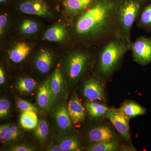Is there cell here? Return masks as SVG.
<instances>
[{"mask_svg":"<svg viewBox=\"0 0 151 151\" xmlns=\"http://www.w3.org/2000/svg\"><path fill=\"white\" fill-rule=\"evenodd\" d=\"M68 111L72 122L74 124H79L85 119V111L81 101L76 94H73L68 102Z\"/></svg>","mask_w":151,"mask_h":151,"instance_id":"7c38bea8","label":"cell"},{"mask_svg":"<svg viewBox=\"0 0 151 151\" xmlns=\"http://www.w3.org/2000/svg\"><path fill=\"white\" fill-rule=\"evenodd\" d=\"M38 29V25L37 23L31 20H25L21 25V31L24 34H33L37 32Z\"/></svg>","mask_w":151,"mask_h":151,"instance_id":"d4e9b609","label":"cell"},{"mask_svg":"<svg viewBox=\"0 0 151 151\" xmlns=\"http://www.w3.org/2000/svg\"><path fill=\"white\" fill-rule=\"evenodd\" d=\"M54 118L57 129L60 134H66L72 131V120L65 104H60L54 112Z\"/></svg>","mask_w":151,"mask_h":151,"instance_id":"52a82bcc","label":"cell"},{"mask_svg":"<svg viewBox=\"0 0 151 151\" xmlns=\"http://www.w3.org/2000/svg\"><path fill=\"white\" fill-rule=\"evenodd\" d=\"M67 35V30L62 25H55L48 29L45 33L43 39L54 42L64 40Z\"/></svg>","mask_w":151,"mask_h":151,"instance_id":"e0dca14e","label":"cell"},{"mask_svg":"<svg viewBox=\"0 0 151 151\" xmlns=\"http://www.w3.org/2000/svg\"><path fill=\"white\" fill-rule=\"evenodd\" d=\"M16 105L18 108L22 112H27V111H32L37 112V109L34 105L26 100L17 98Z\"/></svg>","mask_w":151,"mask_h":151,"instance_id":"4316f807","label":"cell"},{"mask_svg":"<svg viewBox=\"0 0 151 151\" xmlns=\"http://www.w3.org/2000/svg\"><path fill=\"white\" fill-rule=\"evenodd\" d=\"M15 139H16V138L12 134V132L10 131L8 134L6 135V137L4 138L3 140L4 141V142H10V141L13 140Z\"/></svg>","mask_w":151,"mask_h":151,"instance_id":"836d02e7","label":"cell"},{"mask_svg":"<svg viewBox=\"0 0 151 151\" xmlns=\"http://www.w3.org/2000/svg\"><path fill=\"white\" fill-rule=\"evenodd\" d=\"M120 109L130 119L144 115L146 113L145 108L132 101L124 103Z\"/></svg>","mask_w":151,"mask_h":151,"instance_id":"ffe728a7","label":"cell"},{"mask_svg":"<svg viewBox=\"0 0 151 151\" xmlns=\"http://www.w3.org/2000/svg\"><path fill=\"white\" fill-rule=\"evenodd\" d=\"M30 50V46L27 43L18 42L10 51L9 56L13 62L19 63L27 57Z\"/></svg>","mask_w":151,"mask_h":151,"instance_id":"2e32d148","label":"cell"},{"mask_svg":"<svg viewBox=\"0 0 151 151\" xmlns=\"http://www.w3.org/2000/svg\"><path fill=\"white\" fill-rule=\"evenodd\" d=\"M89 60V55L86 52L77 51L69 57L66 64V73L70 84L77 82L83 76Z\"/></svg>","mask_w":151,"mask_h":151,"instance_id":"277c9868","label":"cell"},{"mask_svg":"<svg viewBox=\"0 0 151 151\" xmlns=\"http://www.w3.org/2000/svg\"><path fill=\"white\" fill-rule=\"evenodd\" d=\"M7 22V17L5 15L1 14L0 16V34H3L4 29Z\"/></svg>","mask_w":151,"mask_h":151,"instance_id":"4dcf8cb0","label":"cell"},{"mask_svg":"<svg viewBox=\"0 0 151 151\" xmlns=\"http://www.w3.org/2000/svg\"><path fill=\"white\" fill-rule=\"evenodd\" d=\"M22 12L41 17L50 14L48 6L42 0H28L22 3L19 6Z\"/></svg>","mask_w":151,"mask_h":151,"instance_id":"8fae6325","label":"cell"},{"mask_svg":"<svg viewBox=\"0 0 151 151\" xmlns=\"http://www.w3.org/2000/svg\"><path fill=\"white\" fill-rule=\"evenodd\" d=\"M139 25L143 27H151V3L142 12L139 20Z\"/></svg>","mask_w":151,"mask_h":151,"instance_id":"484cf974","label":"cell"},{"mask_svg":"<svg viewBox=\"0 0 151 151\" xmlns=\"http://www.w3.org/2000/svg\"><path fill=\"white\" fill-rule=\"evenodd\" d=\"M121 0H95L77 15L74 32L78 38L104 40L115 35L116 13Z\"/></svg>","mask_w":151,"mask_h":151,"instance_id":"6da1fadb","label":"cell"},{"mask_svg":"<svg viewBox=\"0 0 151 151\" xmlns=\"http://www.w3.org/2000/svg\"><path fill=\"white\" fill-rule=\"evenodd\" d=\"M9 151H32L35 149L33 147L25 145H18L11 148Z\"/></svg>","mask_w":151,"mask_h":151,"instance_id":"f1b7e54d","label":"cell"},{"mask_svg":"<svg viewBox=\"0 0 151 151\" xmlns=\"http://www.w3.org/2000/svg\"><path fill=\"white\" fill-rule=\"evenodd\" d=\"M83 94L88 100L103 101L105 94L103 85L98 80L92 78L85 81L83 86Z\"/></svg>","mask_w":151,"mask_h":151,"instance_id":"30bf717a","label":"cell"},{"mask_svg":"<svg viewBox=\"0 0 151 151\" xmlns=\"http://www.w3.org/2000/svg\"><path fill=\"white\" fill-rule=\"evenodd\" d=\"M58 141L63 151H79L82 150L80 140L75 135H65L59 138Z\"/></svg>","mask_w":151,"mask_h":151,"instance_id":"ac0fdd59","label":"cell"},{"mask_svg":"<svg viewBox=\"0 0 151 151\" xmlns=\"http://www.w3.org/2000/svg\"><path fill=\"white\" fill-rule=\"evenodd\" d=\"M142 5L141 0L121 1L116 13L115 35L130 39L132 27L139 15Z\"/></svg>","mask_w":151,"mask_h":151,"instance_id":"3957f363","label":"cell"},{"mask_svg":"<svg viewBox=\"0 0 151 151\" xmlns=\"http://www.w3.org/2000/svg\"><path fill=\"white\" fill-rule=\"evenodd\" d=\"M20 122L22 127L25 129L30 130L35 129L38 124L36 113L32 111L23 112Z\"/></svg>","mask_w":151,"mask_h":151,"instance_id":"44dd1931","label":"cell"},{"mask_svg":"<svg viewBox=\"0 0 151 151\" xmlns=\"http://www.w3.org/2000/svg\"><path fill=\"white\" fill-rule=\"evenodd\" d=\"M130 39L114 35L103 45L99 54L98 68L103 76L113 73L127 52L131 49Z\"/></svg>","mask_w":151,"mask_h":151,"instance_id":"7a4b0ae2","label":"cell"},{"mask_svg":"<svg viewBox=\"0 0 151 151\" xmlns=\"http://www.w3.org/2000/svg\"><path fill=\"white\" fill-rule=\"evenodd\" d=\"M94 1L95 0H65L63 6L69 14L76 16L89 7Z\"/></svg>","mask_w":151,"mask_h":151,"instance_id":"4fadbf2b","label":"cell"},{"mask_svg":"<svg viewBox=\"0 0 151 151\" xmlns=\"http://www.w3.org/2000/svg\"><path fill=\"white\" fill-rule=\"evenodd\" d=\"M10 103L8 100L5 98L0 100V118L1 119L5 118L9 116L10 111Z\"/></svg>","mask_w":151,"mask_h":151,"instance_id":"83f0119b","label":"cell"},{"mask_svg":"<svg viewBox=\"0 0 151 151\" xmlns=\"http://www.w3.org/2000/svg\"><path fill=\"white\" fill-rule=\"evenodd\" d=\"M5 82V75L2 68H0V84H3Z\"/></svg>","mask_w":151,"mask_h":151,"instance_id":"e575fe53","label":"cell"},{"mask_svg":"<svg viewBox=\"0 0 151 151\" xmlns=\"http://www.w3.org/2000/svg\"><path fill=\"white\" fill-rule=\"evenodd\" d=\"M11 126L10 124H4L0 127V139L3 140L6 135L10 132Z\"/></svg>","mask_w":151,"mask_h":151,"instance_id":"f546056e","label":"cell"},{"mask_svg":"<svg viewBox=\"0 0 151 151\" xmlns=\"http://www.w3.org/2000/svg\"><path fill=\"white\" fill-rule=\"evenodd\" d=\"M6 0H0V2H3L5 1Z\"/></svg>","mask_w":151,"mask_h":151,"instance_id":"d590c367","label":"cell"},{"mask_svg":"<svg viewBox=\"0 0 151 151\" xmlns=\"http://www.w3.org/2000/svg\"><path fill=\"white\" fill-rule=\"evenodd\" d=\"M131 49L136 62L141 65H145L151 62V38H139L131 44Z\"/></svg>","mask_w":151,"mask_h":151,"instance_id":"5b68a950","label":"cell"},{"mask_svg":"<svg viewBox=\"0 0 151 151\" xmlns=\"http://www.w3.org/2000/svg\"><path fill=\"white\" fill-rule=\"evenodd\" d=\"M53 56L50 52L42 50L36 57L35 65L38 70L41 73H47L51 67Z\"/></svg>","mask_w":151,"mask_h":151,"instance_id":"9a60e30c","label":"cell"},{"mask_svg":"<svg viewBox=\"0 0 151 151\" xmlns=\"http://www.w3.org/2000/svg\"><path fill=\"white\" fill-rule=\"evenodd\" d=\"M49 134V127L45 119H41L35 128L34 135L35 138L41 142L46 140Z\"/></svg>","mask_w":151,"mask_h":151,"instance_id":"603a6c76","label":"cell"},{"mask_svg":"<svg viewBox=\"0 0 151 151\" xmlns=\"http://www.w3.org/2000/svg\"><path fill=\"white\" fill-rule=\"evenodd\" d=\"M50 77L41 84L38 89L37 100L40 108L44 110L50 109L55 102L50 86Z\"/></svg>","mask_w":151,"mask_h":151,"instance_id":"ba28073f","label":"cell"},{"mask_svg":"<svg viewBox=\"0 0 151 151\" xmlns=\"http://www.w3.org/2000/svg\"><path fill=\"white\" fill-rule=\"evenodd\" d=\"M36 85V82L33 78L22 77L17 81V87L22 93L29 94L33 91Z\"/></svg>","mask_w":151,"mask_h":151,"instance_id":"cb8c5ba5","label":"cell"},{"mask_svg":"<svg viewBox=\"0 0 151 151\" xmlns=\"http://www.w3.org/2000/svg\"><path fill=\"white\" fill-rule=\"evenodd\" d=\"M108 118L120 135L127 142L131 140L130 118L120 109H113L108 112Z\"/></svg>","mask_w":151,"mask_h":151,"instance_id":"8992f818","label":"cell"},{"mask_svg":"<svg viewBox=\"0 0 151 151\" xmlns=\"http://www.w3.org/2000/svg\"><path fill=\"white\" fill-rule=\"evenodd\" d=\"M10 132H12V134L14 135L16 139L18 137H19V135L20 134L19 130V128L17 127L15 125H13V126H11Z\"/></svg>","mask_w":151,"mask_h":151,"instance_id":"d6a6232c","label":"cell"},{"mask_svg":"<svg viewBox=\"0 0 151 151\" xmlns=\"http://www.w3.org/2000/svg\"><path fill=\"white\" fill-rule=\"evenodd\" d=\"M88 138L92 144L114 140L116 139V135L110 127L101 125L94 127L89 130Z\"/></svg>","mask_w":151,"mask_h":151,"instance_id":"9c48e42d","label":"cell"},{"mask_svg":"<svg viewBox=\"0 0 151 151\" xmlns=\"http://www.w3.org/2000/svg\"><path fill=\"white\" fill-rule=\"evenodd\" d=\"M119 147V143L116 139L109 142L92 144L86 150L88 151H115Z\"/></svg>","mask_w":151,"mask_h":151,"instance_id":"7402d4cb","label":"cell"},{"mask_svg":"<svg viewBox=\"0 0 151 151\" xmlns=\"http://www.w3.org/2000/svg\"><path fill=\"white\" fill-rule=\"evenodd\" d=\"M47 151H63L59 144L57 145V144H55L54 143H51L49 145H48L47 149Z\"/></svg>","mask_w":151,"mask_h":151,"instance_id":"1f68e13d","label":"cell"},{"mask_svg":"<svg viewBox=\"0 0 151 151\" xmlns=\"http://www.w3.org/2000/svg\"><path fill=\"white\" fill-rule=\"evenodd\" d=\"M85 106L88 114L92 118L96 119L102 118L106 114L108 115L110 111L109 108L107 106L92 101L87 102Z\"/></svg>","mask_w":151,"mask_h":151,"instance_id":"d6986e66","label":"cell"},{"mask_svg":"<svg viewBox=\"0 0 151 151\" xmlns=\"http://www.w3.org/2000/svg\"><path fill=\"white\" fill-rule=\"evenodd\" d=\"M50 86L55 100L61 97L64 93V86L61 69L57 68L50 77Z\"/></svg>","mask_w":151,"mask_h":151,"instance_id":"5bb4252c","label":"cell"}]
</instances>
